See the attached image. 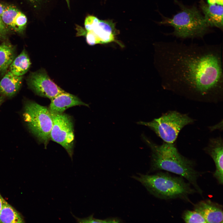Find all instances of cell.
Returning a JSON list of instances; mask_svg holds the SVG:
<instances>
[{
  "mask_svg": "<svg viewBox=\"0 0 223 223\" xmlns=\"http://www.w3.org/2000/svg\"><path fill=\"white\" fill-rule=\"evenodd\" d=\"M158 47L164 89L196 100L222 99L221 44L186 45L174 42L162 43Z\"/></svg>",
  "mask_w": 223,
  "mask_h": 223,
  "instance_id": "1",
  "label": "cell"
},
{
  "mask_svg": "<svg viewBox=\"0 0 223 223\" xmlns=\"http://www.w3.org/2000/svg\"><path fill=\"white\" fill-rule=\"evenodd\" d=\"M143 138L152 151L151 172L164 170L178 175L186 179L197 193L202 195L203 191L197 183L201 173L196 169L193 161L180 154L173 143L164 142L158 145L145 136Z\"/></svg>",
  "mask_w": 223,
  "mask_h": 223,
  "instance_id": "2",
  "label": "cell"
},
{
  "mask_svg": "<svg viewBox=\"0 0 223 223\" xmlns=\"http://www.w3.org/2000/svg\"><path fill=\"white\" fill-rule=\"evenodd\" d=\"M132 177L140 182L151 194L161 199H180L190 202L189 196L197 192L182 177L173 176L167 173L160 172L151 175L139 173Z\"/></svg>",
  "mask_w": 223,
  "mask_h": 223,
  "instance_id": "3",
  "label": "cell"
},
{
  "mask_svg": "<svg viewBox=\"0 0 223 223\" xmlns=\"http://www.w3.org/2000/svg\"><path fill=\"white\" fill-rule=\"evenodd\" d=\"M181 10L172 18H165L160 23L173 26L171 34L183 39L203 38L208 32V24L196 7L181 5Z\"/></svg>",
  "mask_w": 223,
  "mask_h": 223,
  "instance_id": "4",
  "label": "cell"
},
{
  "mask_svg": "<svg viewBox=\"0 0 223 223\" xmlns=\"http://www.w3.org/2000/svg\"><path fill=\"white\" fill-rule=\"evenodd\" d=\"M23 116L30 131L46 147L50 139L53 124L49 108L27 100L24 104Z\"/></svg>",
  "mask_w": 223,
  "mask_h": 223,
  "instance_id": "5",
  "label": "cell"
},
{
  "mask_svg": "<svg viewBox=\"0 0 223 223\" xmlns=\"http://www.w3.org/2000/svg\"><path fill=\"white\" fill-rule=\"evenodd\" d=\"M193 122L186 114L170 111L151 122L140 121L138 123L149 127L164 142L173 143L181 130Z\"/></svg>",
  "mask_w": 223,
  "mask_h": 223,
  "instance_id": "6",
  "label": "cell"
},
{
  "mask_svg": "<svg viewBox=\"0 0 223 223\" xmlns=\"http://www.w3.org/2000/svg\"><path fill=\"white\" fill-rule=\"evenodd\" d=\"M51 114L53 124L50 139L62 146L72 160L74 140L72 119L68 115L63 113Z\"/></svg>",
  "mask_w": 223,
  "mask_h": 223,
  "instance_id": "7",
  "label": "cell"
},
{
  "mask_svg": "<svg viewBox=\"0 0 223 223\" xmlns=\"http://www.w3.org/2000/svg\"><path fill=\"white\" fill-rule=\"evenodd\" d=\"M26 80L28 86L35 94L50 100L65 92L51 79L43 69L31 72Z\"/></svg>",
  "mask_w": 223,
  "mask_h": 223,
  "instance_id": "8",
  "label": "cell"
},
{
  "mask_svg": "<svg viewBox=\"0 0 223 223\" xmlns=\"http://www.w3.org/2000/svg\"><path fill=\"white\" fill-rule=\"evenodd\" d=\"M223 141L220 137L210 139L205 151L213 159L216 166L213 176L218 183H223Z\"/></svg>",
  "mask_w": 223,
  "mask_h": 223,
  "instance_id": "9",
  "label": "cell"
},
{
  "mask_svg": "<svg viewBox=\"0 0 223 223\" xmlns=\"http://www.w3.org/2000/svg\"><path fill=\"white\" fill-rule=\"evenodd\" d=\"M1 17L9 29L19 33H23L27 19L26 15L17 8L12 5L7 6Z\"/></svg>",
  "mask_w": 223,
  "mask_h": 223,
  "instance_id": "10",
  "label": "cell"
},
{
  "mask_svg": "<svg viewBox=\"0 0 223 223\" xmlns=\"http://www.w3.org/2000/svg\"><path fill=\"white\" fill-rule=\"evenodd\" d=\"M194 210L201 214L206 223L223 222L222 206L211 200L199 201L194 205Z\"/></svg>",
  "mask_w": 223,
  "mask_h": 223,
  "instance_id": "11",
  "label": "cell"
},
{
  "mask_svg": "<svg viewBox=\"0 0 223 223\" xmlns=\"http://www.w3.org/2000/svg\"><path fill=\"white\" fill-rule=\"evenodd\" d=\"M115 23L111 20H100L97 26L93 30L88 31L94 37L95 44H105L117 41L115 36L118 33Z\"/></svg>",
  "mask_w": 223,
  "mask_h": 223,
  "instance_id": "12",
  "label": "cell"
},
{
  "mask_svg": "<svg viewBox=\"0 0 223 223\" xmlns=\"http://www.w3.org/2000/svg\"><path fill=\"white\" fill-rule=\"evenodd\" d=\"M51 100L49 109L52 114L62 113L68 108L76 106L89 105L78 97L66 92L61 93Z\"/></svg>",
  "mask_w": 223,
  "mask_h": 223,
  "instance_id": "13",
  "label": "cell"
},
{
  "mask_svg": "<svg viewBox=\"0 0 223 223\" xmlns=\"http://www.w3.org/2000/svg\"><path fill=\"white\" fill-rule=\"evenodd\" d=\"M200 6L203 13V16L209 27H215L222 29V5L207 4L202 1Z\"/></svg>",
  "mask_w": 223,
  "mask_h": 223,
  "instance_id": "14",
  "label": "cell"
},
{
  "mask_svg": "<svg viewBox=\"0 0 223 223\" xmlns=\"http://www.w3.org/2000/svg\"><path fill=\"white\" fill-rule=\"evenodd\" d=\"M23 79V76H17L9 71L7 72L0 81V94L4 97L14 96L20 90Z\"/></svg>",
  "mask_w": 223,
  "mask_h": 223,
  "instance_id": "15",
  "label": "cell"
},
{
  "mask_svg": "<svg viewBox=\"0 0 223 223\" xmlns=\"http://www.w3.org/2000/svg\"><path fill=\"white\" fill-rule=\"evenodd\" d=\"M16 47L7 41L0 45V76H4L15 58Z\"/></svg>",
  "mask_w": 223,
  "mask_h": 223,
  "instance_id": "16",
  "label": "cell"
},
{
  "mask_svg": "<svg viewBox=\"0 0 223 223\" xmlns=\"http://www.w3.org/2000/svg\"><path fill=\"white\" fill-rule=\"evenodd\" d=\"M31 65L29 56L24 48L10 65L9 71L15 75L22 76L28 71Z\"/></svg>",
  "mask_w": 223,
  "mask_h": 223,
  "instance_id": "17",
  "label": "cell"
},
{
  "mask_svg": "<svg viewBox=\"0 0 223 223\" xmlns=\"http://www.w3.org/2000/svg\"><path fill=\"white\" fill-rule=\"evenodd\" d=\"M21 214L4 199L0 212V223H24Z\"/></svg>",
  "mask_w": 223,
  "mask_h": 223,
  "instance_id": "18",
  "label": "cell"
},
{
  "mask_svg": "<svg viewBox=\"0 0 223 223\" xmlns=\"http://www.w3.org/2000/svg\"><path fill=\"white\" fill-rule=\"evenodd\" d=\"M182 218L186 223H206L201 214L195 210L185 211L182 215Z\"/></svg>",
  "mask_w": 223,
  "mask_h": 223,
  "instance_id": "19",
  "label": "cell"
},
{
  "mask_svg": "<svg viewBox=\"0 0 223 223\" xmlns=\"http://www.w3.org/2000/svg\"><path fill=\"white\" fill-rule=\"evenodd\" d=\"M73 217L76 219L77 222L78 223H118L120 220L116 218H108L105 219H96L93 217V214L88 217L84 218H79L76 217L71 213Z\"/></svg>",
  "mask_w": 223,
  "mask_h": 223,
  "instance_id": "20",
  "label": "cell"
},
{
  "mask_svg": "<svg viewBox=\"0 0 223 223\" xmlns=\"http://www.w3.org/2000/svg\"><path fill=\"white\" fill-rule=\"evenodd\" d=\"M100 20L93 15H88L85 19V27L87 31L93 30L98 25Z\"/></svg>",
  "mask_w": 223,
  "mask_h": 223,
  "instance_id": "21",
  "label": "cell"
},
{
  "mask_svg": "<svg viewBox=\"0 0 223 223\" xmlns=\"http://www.w3.org/2000/svg\"><path fill=\"white\" fill-rule=\"evenodd\" d=\"M9 29L0 16V40H5L6 39L9 33Z\"/></svg>",
  "mask_w": 223,
  "mask_h": 223,
  "instance_id": "22",
  "label": "cell"
},
{
  "mask_svg": "<svg viewBox=\"0 0 223 223\" xmlns=\"http://www.w3.org/2000/svg\"><path fill=\"white\" fill-rule=\"evenodd\" d=\"M6 7V6L0 3V16H1Z\"/></svg>",
  "mask_w": 223,
  "mask_h": 223,
  "instance_id": "23",
  "label": "cell"
},
{
  "mask_svg": "<svg viewBox=\"0 0 223 223\" xmlns=\"http://www.w3.org/2000/svg\"><path fill=\"white\" fill-rule=\"evenodd\" d=\"M3 199H4L0 193V212L2 208Z\"/></svg>",
  "mask_w": 223,
  "mask_h": 223,
  "instance_id": "24",
  "label": "cell"
},
{
  "mask_svg": "<svg viewBox=\"0 0 223 223\" xmlns=\"http://www.w3.org/2000/svg\"><path fill=\"white\" fill-rule=\"evenodd\" d=\"M216 4H217L223 5V0H214Z\"/></svg>",
  "mask_w": 223,
  "mask_h": 223,
  "instance_id": "25",
  "label": "cell"
},
{
  "mask_svg": "<svg viewBox=\"0 0 223 223\" xmlns=\"http://www.w3.org/2000/svg\"><path fill=\"white\" fill-rule=\"evenodd\" d=\"M4 98L5 97L2 96H1L0 97V106L4 101Z\"/></svg>",
  "mask_w": 223,
  "mask_h": 223,
  "instance_id": "26",
  "label": "cell"
},
{
  "mask_svg": "<svg viewBox=\"0 0 223 223\" xmlns=\"http://www.w3.org/2000/svg\"><path fill=\"white\" fill-rule=\"evenodd\" d=\"M31 0V1H33V0Z\"/></svg>",
  "mask_w": 223,
  "mask_h": 223,
  "instance_id": "27",
  "label": "cell"
}]
</instances>
